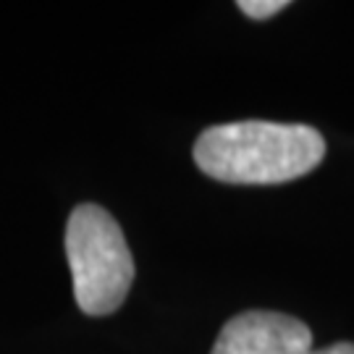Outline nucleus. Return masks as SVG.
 <instances>
[{
	"label": "nucleus",
	"instance_id": "5",
	"mask_svg": "<svg viewBox=\"0 0 354 354\" xmlns=\"http://www.w3.org/2000/svg\"><path fill=\"white\" fill-rule=\"evenodd\" d=\"M304 354H354V344L352 342H336L330 346H323V349H310Z\"/></svg>",
	"mask_w": 354,
	"mask_h": 354
},
{
	"label": "nucleus",
	"instance_id": "1",
	"mask_svg": "<svg viewBox=\"0 0 354 354\" xmlns=\"http://www.w3.org/2000/svg\"><path fill=\"white\" fill-rule=\"evenodd\" d=\"M326 158V140L307 124L234 121L205 129L194 163L223 184H286L313 174Z\"/></svg>",
	"mask_w": 354,
	"mask_h": 354
},
{
	"label": "nucleus",
	"instance_id": "3",
	"mask_svg": "<svg viewBox=\"0 0 354 354\" xmlns=\"http://www.w3.org/2000/svg\"><path fill=\"white\" fill-rule=\"evenodd\" d=\"M313 330L299 317L270 310H247L221 328L210 354H304Z\"/></svg>",
	"mask_w": 354,
	"mask_h": 354
},
{
	"label": "nucleus",
	"instance_id": "4",
	"mask_svg": "<svg viewBox=\"0 0 354 354\" xmlns=\"http://www.w3.org/2000/svg\"><path fill=\"white\" fill-rule=\"evenodd\" d=\"M289 3L286 0H239V11L244 16H250L254 21H263V19H270L279 11H283Z\"/></svg>",
	"mask_w": 354,
	"mask_h": 354
},
{
	"label": "nucleus",
	"instance_id": "2",
	"mask_svg": "<svg viewBox=\"0 0 354 354\" xmlns=\"http://www.w3.org/2000/svg\"><path fill=\"white\" fill-rule=\"evenodd\" d=\"M66 257L84 315L115 313L134 281V257L115 218L100 205H76L66 223Z\"/></svg>",
	"mask_w": 354,
	"mask_h": 354
}]
</instances>
